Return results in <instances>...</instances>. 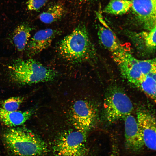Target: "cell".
<instances>
[{
    "label": "cell",
    "instance_id": "cell-19",
    "mask_svg": "<svg viewBox=\"0 0 156 156\" xmlns=\"http://www.w3.org/2000/svg\"><path fill=\"white\" fill-rule=\"evenodd\" d=\"M156 29L155 26L148 32L142 33L145 46L150 51H154L155 50Z\"/></svg>",
    "mask_w": 156,
    "mask_h": 156
},
{
    "label": "cell",
    "instance_id": "cell-14",
    "mask_svg": "<svg viewBox=\"0 0 156 156\" xmlns=\"http://www.w3.org/2000/svg\"><path fill=\"white\" fill-rule=\"evenodd\" d=\"M32 29L28 24L24 23L18 26L14 31L12 39L18 51H22L26 48Z\"/></svg>",
    "mask_w": 156,
    "mask_h": 156
},
{
    "label": "cell",
    "instance_id": "cell-1",
    "mask_svg": "<svg viewBox=\"0 0 156 156\" xmlns=\"http://www.w3.org/2000/svg\"><path fill=\"white\" fill-rule=\"evenodd\" d=\"M3 138L7 148L17 156H43L48 151L46 143L25 127L9 128L4 132Z\"/></svg>",
    "mask_w": 156,
    "mask_h": 156
},
{
    "label": "cell",
    "instance_id": "cell-10",
    "mask_svg": "<svg viewBox=\"0 0 156 156\" xmlns=\"http://www.w3.org/2000/svg\"><path fill=\"white\" fill-rule=\"evenodd\" d=\"M123 120L125 122V143L126 149L133 152L140 151L144 145L137 119L130 114Z\"/></svg>",
    "mask_w": 156,
    "mask_h": 156
},
{
    "label": "cell",
    "instance_id": "cell-12",
    "mask_svg": "<svg viewBox=\"0 0 156 156\" xmlns=\"http://www.w3.org/2000/svg\"><path fill=\"white\" fill-rule=\"evenodd\" d=\"M97 15L101 24L98 27V35L99 40L103 46L112 53L119 50L122 46L101 15L98 14Z\"/></svg>",
    "mask_w": 156,
    "mask_h": 156
},
{
    "label": "cell",
    "instance_id": "cell-16",
    "mask_svg": "<svg viewBox=\"0 0 156 156\" xmlns=\"http://www.w3.org/2000/svg\"><path fill=\"white\" fill-rule=\"evenodd\" d=\"M65 12L64 6L61 4H57L49 7L39 16V18L42 22L51 24L60 19Z\"/></svg>",
    "mask_w": 156,
    "mask_h": 156
},
{
    "label": "cell",
    "instance_id": "cell-9",
    "mask_svg": "<svg viewBox=\"0 0 156 156\" xmlns=\"http://www.w3.org/2000/svg\"><path fill=\"white\" fill-rule=\"evenodd\" d=\"M137 120L144 145L148 148L156 150V122L149 112L139 110L137 112Z\"/></svg>",
    "mask_w": 156,
    "mask_h": 156
},
{
    "label": "cell",
    "instance_id": "cell-15",
    "mask_svg": "<svg viewBox=\"0 0 156 156\" xmlns=\"http://www.w3.org/2000/svg\"><path fill=\"white\" fill-rule=\"evenodd\" d=\"M134 85L155 101L156 72L149 73L141 78Z\"/></svg>",
    "mask_w": 156,
    "mask_h": 156
},
{
    "label": "cell",
    "instance_id": "cell-13",
    "mask_svg": "<svg viewBox=\"0 0 156 156\" xmlns=\"http://www.w3.org/2000/svg\"><path fill=\"white\" fill-rule=\"evenodd\" d=\"M34 109L9 111L0 107V121L10 127L20 126L25 123L33 114Z\"/></svg>",
    "mask_w": 156,
    "mask_h": 156
},
{
    "label": "cell",
    "instance_id": "cell-8",
    "mask_svg": "<svg viewBox=\"0 0 156 156\" xmlns=\"http://www.w3.org/2000/svg\"><path fill=\"white\" fill-rule=\"evenodd\" d=\"M131 0V9L142 26L148 31L156 26V0Z\"/></svg>",
    "mask_w": 156,
    "mask_h": 156
},
{
    "label": "cell",
    "instance_id": "cell-17",
    "mask_svg": "<svg viewBox=\"0 0 156 156\" xmlns=\"http://www.w3.org/2000/svg\"><path fill=\"white\" fill-rule=\"evenodd\" d=\"M130 0H110L103 10L106 13L121 15L127 13L131 8Z\"/></svg>",
    "mask_w": 156,
    "mask_h": 156
},
{
    "label": "cell",
    "instance_id": "cell-5",
    "mask_svg": "<svg viewBox=\"0 0 156 156\" xmlns=\"http://www.w3.org/2000/svg\"><path fill=\"white\" fill-rule=\"evenodd\" d=\"M69 103L65 110V118L73 127L87 133L97 118L95 106L83 96L76 97Z\"/></svg>",
    "mask_w": 156,
    "mask_h": 156
},
{
    "label": "cell",
    "instance_id": "cell-11",
    "mask_svg": "<svg viewBox=\"0 0 156 156\" xmlns=\"http://www.w3.org/2000/svg\"><path fill=\"white\" fill-rule=\"evenodd\" d=\"M56 34V31L50 28L37 32L26 47L27 55L32 56L47 49L51 45Z\"/></svg>",
    "mask_w": 156,
    "mask_h": 156
},
{
    "label": "cell",
    "instance_id": "cell-2",
    "mask_svg": "<svg viewBox=\"0 0 156 156\" xmlns=\"http://www.w3.org/2000/svg\"><path fill=\"white\" fill-rule=\"evenodd\" d=\"M58 51L61 57L73 63L87 61L94 57V49L85 25L80 24L60 42Z\"/></svg>",
    "mask_w": 156,
    "mask_h": 156
},
{
    "label": "cell",
    "instance_id": "cell-18",
    "mask_svg": "<svg viewBox=\"0 0 156 156\" xmlns=\"http://www.w3.org/2000/svg\"><path fill=\"white\" fill-rule=\"evenodd\" d=\"M24 99L21 96L10 97L2 101L1 107L8 111H17L23 102Z\"/></svg>",
    "mask_w": 156,
    "mask_h": 156
},
{
    "label": "cell",
    "instance_id": "cell-4",
    "mask_svg": "<svg viewBox=\"0 0 156 156\" xmlns=\"http://www.w3.org/2000/svg\"><path fill=\"white\" fill-rule=\"evenodd\" d=\"M112 53L113 58L122 75L134 85L141 78L156 72L155 58L138 59L123 47Z\"/></svg>",
    "mask_w": 156,
    "mask_h": 156
},
{
    "label": "cell",
    "instance_id": "cell-21",
    "mask_svg": "<svg viewBox=\"0 0 156 156\" xmlns=\"http://www.w3.org/2000/svg\"><path fill=\"white\" fill-rule=\"evenodd\" d=\"M112 152L110 156H118V149L115 144L112 146Z\"/></svg>",
    "mask_w": 156,
    "mask_h": 156
},
{
    "label": "cell",
    "instance_id": "cell-7",
    "mask_svg": "<svg viewBox=\"0 0 156 156\" xmlns=\"http://www.w3.org/2000/svg\"><path fill=\"white\" fill-rule=\"evenodd\" d=\"M132 103L128 96L121 90L113 88L106 95L103 113L105 120L113 123L124 119L133 110Z\"/></svg>",
    "mask_w": 156,
    "mask_h": 156
},
{
    "label": "cell",
    "instance_id": "cell-6",
    "mask_svg": "<svg viewBox=\"0 0 156 156\" xmlns=\"http://www.w3.org/2000/svg\"><path fill=\"white\" fill-rule=\"evenodd\" d=\"M86 133L70 129L56 136L52 144L55 156H86L88 153Z\"/></svg>",
    "mask_w": 156,
    "mask_h": 156
},
{
    "label": "cell",
    "instance_id": "cell-3",
    "mask_svg": "<svg viewBox=\"0 0 156 156\" xmlns=\"http://www.w3.org/2000/svg\"><path fill=\"white\" fill-rule=\"evenodd\" d=\"M8 68L11 81L22 85L51 81L58 76L55 70L31 59H16Z\"/></svg>",
    "mask_w": 156,
    "mask_h": 156
},
{
    "label": "cell",
    "instance_id": "cell-22",
    "mask_svg": "<svg viewBox=\"0 0 156 156\" xmlns=\"http://www.w3.org/2000/svg\"><path fill=\"white\" fill-rule=\"evenodd\" d=\"M79 1H89L90 0H79Z\"/></svg>",
    "mask_w": 156,
    "mask_h": 156
},
{
    "label": "cell",
    "instance_id": "cell-20",
    "mask_svg": "<svg viewBox=\"0 0 156 156\" xmlns=\"http://www.w3.org/2000/svg\"><path fill=\"white\" fill-rule=\"evenodd\" d=\"M47 0H28L27 7L29 10L36 11L44 6Z\"/></svg>",
    "mask_w": 156,
    "mask_h": 156
}]
</instances>
